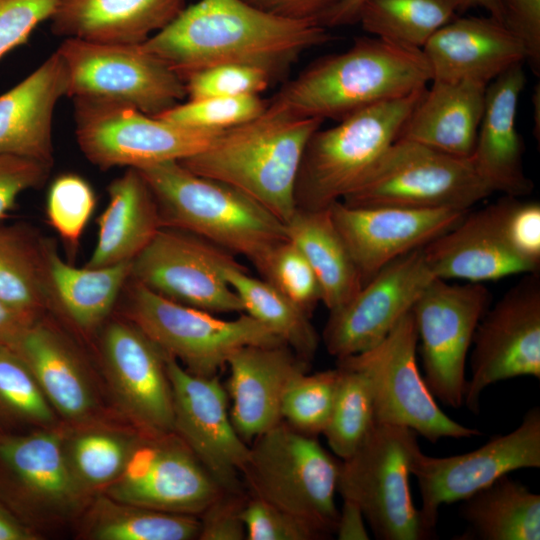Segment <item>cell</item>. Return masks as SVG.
<instances>
[{
	"label": "cell",
	"instance_id": "1",
	"mask_svg": "<svg viewBox=\"0 0 540 540\" xmlns=\"http://www.w3.org/2000/svg\"><path fill=\"white\" fill-rule=\"evenodd\" d=\"M330 40L321 24L278 17L243 0H198L141 45L183 80L223 64L258 67L274 80Z\"/></svg>",
	"mask_w": 540,
	"mask_h": 540
},
{
	"label": "cell",
	"instance_id": "2",
	"mask_svg": "<svg viewBox=\"0 0 540 540\" xmlns=\"http://www.w3.org/2000/svg\"><path fill=\"white\" fill-rule=\"evenodd\" d=\"M431 80L421 49L365 36L348 50L311 63L268 104L297 118L340 121L369 106L426 88Z\"/></svg>",
	"mask_w": 540,
	"mask_h": 540
},
{
	"label": "cell",
	"instance_id": "3",
	"mask_svg": "<svg viewBox=\"0 0 540 540\" xmlns=\"http://www.w3.org/2000/svg\"><path fill=\"white\" fill-rule=\"evenodd\" d=\"M323 122L267 104L256 118L223 130L206 149L179 162L233 186L286 223L297 208L295 185L306 144Z\"/></svg>",
	"mask_w": 540,
	"mask_h": 540
},
{
	"label": "cell",
	"instance_id": "4",
	"mask_svg": "<svg viewBox=\"0 0 540 540\" xmlns=\"http://www.w3.org/2000/svg\"><path fill=\"white\" fill-rule=\"evenodd\" d=\"M137 170L153 193L162 227L197 235L247 258L256 269L287 239L285 223L229 184L195 174L179 161Z\"/></svg>",
	"mask_w": 540,
	"mask_h": 540
},
{
	"label": "cell",
	"instance_id": "5",
	"mask_svg": "<svg viewBox=\"0 0 540 540\" xmlns=\"http://www.w3.org/2000/svg\"><path fill=\"white\" fill-rule=\"evenodd\" d=\"M426 88L357 111L308 140L295 185L296 207L323 210L341 201L398 139Z\"/></svg>",
	"mask_w": 540,
	"mask_h": 540
},
{
	"label": "cell",
	"instance_id": "6",
	"mask_svg": "<svg viewBox=\"0 0 540 540\" xmlns=\"http://www.w3.org/2000/svg\"><path fill=\"white\" fill-rule=\"evenodd\" d=\"M251 443L240 471L246 493L307 520L328 538L333 535L341 461L317 437L284 421Z\"/></svg>",
	"mask_w": 540,
	"mask_h": 540
},
{
	"label": "cell",
	"instance_id": "7",
	"mask_svg": "<svg viewBox=\"0 0 540 540\" xmlns=\"http://www.w3.org/2000/svg\"><path fill=\"white\" fill-rule=\"evenodd\" d=\"M417 436L406 427L375 423L357 450L341 460L337 493L361 509L377 539L430 538L410 489L422 452Z\"/></svg>",
	"mask_w": 540,
	"mask_h": 540
},
{
	"label": "cell",
	"instance_id": "8",
	"mask_svg": "<svg viewBox=\"0 0 540 540\" xmlns=\"http://www.w3.org/2000/svg\"><path fill=\"white\" fill-rule=\"evenodd\" d=\"M492 193L470 159L397 139L341 201L354 207L469 211Z\"/></svg>",
	"mask_w": 540,
	"mask_h": 540
},
{
	"label": "cell",
	"instance_id": "9",
	"mask_svg": "<svg viewBox=\"0 0 540 540\" xmlns=\"http://www.w3.org/2000/svg\"><path fill=\"white\" fill-rule=\"evenodd\" d=\"M126 315L165 355L200 376L217 375L229 357L242 347L285 344L246 313L235 319H222L169 300L135 281Z\"/></svg>",
	"mask_w": 540,
	"mask_h": 540
},
{
	"label": "cell",
	"instance_id": "10",
	"mask_svg": "<svg viewBox=\"0 0 540 540\" xmlns=\"http://www.w3.org/2000/svg\"><path fill=\"white\" fill-rule=\"evenodd\" d=\"M418 335L410 310L372 348L337 360V366L362 372L369 380L375 423L409 428L435 443L442 438L481 435L445 414L421 375L416 358Z\"/></svg>",
	"mask_w": 540,
	"mask_h": 540
},
{
	"label": "cell",
	"instance_id": "11",
	"mask_svg": "<svg viewBox=\"0 0 540 540\" xmlns=\"http://www.w3.org/2000/svg\"><path fill=\"white\" fill-rule=\"evenodd\" d=\"M56 50L71 99L122 104L159 116L187 97L184 80L141 44L64 38Z\"/></svg>",
	"mask_w": 540,
	"mask_h": 540
},
{
	"label": "cell",
	"instance_id": "12",
	"mask_svg": "<svg viewBox=\"0 0 540 540\" xmlns=\"http://www.w3.org/2000/svg\"><path fill=\"white\" fill-rule=\"evenodd\" d=\"M72 100L79 149L103 170L180 161L206 149L222 132L185 128L127 105Z\"/></svg>",
	"mask_w": 540,
	"mask_h": 540
},
{
	"label": "cell",
	"instance_id": "13",
	"mask_svg": "<svg viewBox=\"0 0 540 540\" xmlns=\"http://www.w3.org/2000/svg\"><path fill=\"white\" fill-rule=\"evenodd\" d=\"M490 303V291L481 283L450 284L434 278L411 309L425 383L436 399L451 408L463 404L467 354Z\"/></svg>",
	"mask_w": 540,
	"mask_h": 540
},
{
	"label": "cell",
	"instance_id": "14",
	"mask_svg": "<svg viewBox=\"0 0 540 540\" xmlns=\"http://www.w3.org/2000/svg\"><path fill=\"white\" fill-rule=\"evenodd\" d=\"M238 264L223 248L192 233L161 227L132 261L131 279L174 302L213 314L243 313L224 276Z\"/></svg>",
	"mask_w": 540,
	"mask_h": 540
},
{
	"label": "cell",
	"instance_id": "15",
	"mask_svg": "<svg viewBox=\"0 0 540 540\" xmlns=\"http://www.w3.org/2000/svg\"><path fill=\"white\" fill-rule=\"evenodd\" d=\"M64 436L57 425L0 434V499L33 528L43 516L75 512L89 495L70 467Z\"/></svg>",
	"mask_w": 540,
	"mask_h": 540
},
{
	"label": "cell",
	"instance_id": "16",
	"mask_svg": "<svg viewBox=\"0 0 540 540\" xmlns=\"http://www.w3.org/2000/svg\"><path fill=\"white\" fill-rule=\"evenodd\" d=\"M471 377L463 403L478 412L482 392L499 381L540 378V274L527 273L494 306L475 330Z\"/></svg>",
	"mask_w": 540,
	"mask_h": 540
},
{
	"label": "cell",
	"instance_id": "17",
	"mask_svg": "<svg viewBox=\"0 0 540 540\" xmlns=\"http://www.w3.org/2000/svg\"><path fill=\"white\" fill-rule=\"evenodd\" d=\"M539 467V407L530 409L516 429L493 437L474 451L447 457L421 452L412 476L420 490L424 529L431 537L442 505L464 501L512 471Z\"/></svg>",
	"mask_w": 540,
	"mask_h": 540
},
{
	"label": "cell",
	"instance_id": "18",
	"mask_svg": "<svg viewBox=\"0 0 540 540\" xmlns=\"http://www.w3.org/2000/svg\"><path fill=\"white\" fill-rule=\"evenodd\" d=\"M422 248L388 263L349 301L329 311L322 337L330 355L338 360L372 348L412 309L436 278Z\"/></svg>",
	"mask_w": 540,
	"mask_h": 540
},
{
	"label": "cell",
	"instance_id": "19",
	"mask_svg": "<svg viewBox=\"0 0 540 540\" xmlns=\"http://www.w3.org/2000/svg\"><path fill=\"white\" fill-rule=\"evenodd\" d=\"M173 432L225 491H245L240 471L249 445L235 430L228 393L218 375L200 376L167 356Z\"/></svg>",
	"mask_w": 540,
	"mask_h": 540
},
{
	"label": "cell",
	"instance_id": "20",
	"mask_svg": "<svg viewBox=\"0 0 540 540\" xmlns=\"http://www.w3.org/2000/svg\"><path fill=\"white\" fill-rule=\"evenodd\" d=\"M328 209L363 285L388 263L451 229L468 212L354 207L342 201H336Z\"/></svg>",
	"mask_w": 540,
	"mask_h": 540
},
{
	"label": "cell",
	"instance_id": "21",
	"mask_svg": "<svg viewBox=\"0 0 540 540\" xmlns=\"http://www.w3.org/2000/svg\"><path fill=\"white\" fill-rule=\"evenodd\" d=\"M102 356L117 402L133 425L149 432L173 431L167 355L128 320L107 326Z\"/></svg>",
	"mask_w": 540,
	"mask_h": 540
},
{
	"label": "cell",
	"instance_id": "22",
	"mask_svg": "<svg viewBox=\"0 0 540 540\" xmlns=\"http://www.w3.org/2000/svg\"><path fill=\"white\" fill-rule=\"evenodd\" d=\"M514 198L504 195L482 209L469 210L455 226L423 246L433 275L481 283L539 271L508 241L505 223Z\"/></svg>",
	"mask_w": 540,
	"mask_h": 540
},
{
	"label": "cell",
	"instance_id": "23",
	"mask_svg": "<svg viewBox=\"0 0 540 540\" xmlns=\"http://www.w3.org/2000/svg\"><path fill=\"white\" fill-rule=\"evenodd\" d=\"M230 417L248 444L282 421L281 403L289 382L309 363L286 344L249 345L227 360Z\"/></svg>",
	"mask_w": 540,
	"mask_h": 540
},
{
	"label": "cell",
	"instance_id": "24",
	"mask_svg": "<svg viewBox=\"0 0 540 540\" xmlns=\"http://www.w3.org/2000/svg\"><path fill=\"white\" fill-rule=\"evenodd\" d=\"M422 52L432 80L485 85L526 60L518 38L490 15L451 19L430 37Z\"/></svg>",
	"mask_w": 540,
	"mask_h": 540
},
{
	"label": "cell",
	"instance_id": "25",
	"mask_svg": "<svg viewBox=\"0 0 540 540\" xmlns=\"http://www.w3.org/2000/svg\"><path fill=\"white\" fill-rule=\"evenodd\" d=\"M522 64L513 65L487 85L484 111L469 158L492 192L517 198L533 189L524 172V144L516 128L517 106L526 81Z\"/></svg>",
	"mask_w": 540,
	"mask_h": 540
},
{
	"label": "cell",
	"instance_id": "26",
	"mask_svg": "<svg viewBox=\"0 0 540 540\" xmlns=\"http://www.w3.org/2000/svg\"><path fill=\"white\" fill-rule=\"evenodd\" d=\"M68 97V75L55 50L34 71L0 95V155L54 163L53 118Z\"/></svg>",
	"mask_w": 540,
	"mask_h": 540
},
{
	"label": "cell",
	"instance_id": "27",
	"mask_svg": "<svg viewBox=\"0 0 540 540\" xmlns=\"http://www.w3.org/2000/svg\"><path fill=\"white\" fill-rule=\"evenodd\" d=\"M109 497L154 510L200 513L224 490L175 432H167L145 477L133 485L110 484Z\"/></svg>",
	"mask_w": 540,
	"mask_h": 540
},
{
	"label": "cell",
	"instance_id": "28",
	"mask_svg": "<svg viewBox=\"0 0 540 540\" xmlns=\"http://www.w3.org/2000/svg\"><path fill=\"white\" fill-rule=\"evenodd\" d=\"M186 0H57L51 31L100 43H144L185 8Z\"/></svg>",
	"mask_w": 540,
	"mask_h": 540
},
{
	"label": "cell",
	"instance_id": "29",
	"mask_svg": "<svg viewBox=\"0 0 540 540\" xmlns=\"http://www.w3.org/2000/svg\"><path fill=\"white\" fill-rule=\"evenodd\" d=\"M23 359L46 399L73 425L88 424L97 400L83 362L68 340L42 318L12 348Z\"/></svg>",
	"mask_w": 540,
	"mask_h": 540
},
{
	"label": "cell",
	"instance_id": "30",
	"mask_svg": "<svg viewBox=\"0 0 540 540\" xmlns=\"http://www.w3.org/2000/svg\"><path fill=\"white\" fill-rule=\"evenodd\" d=\"M431 82L398 139L469 159L484 111L487 85L470 80Z\"/></svg>",
	"mask_w": 540,
	"mask_h": 540
},
{
	"label": "cell",
	"instance_id": "31",
	"mask_svg": "<svg viewBox=\"0 0 540 540\" xmlns=\"http://www.w3.org/2000/svg\"><path fill=\"white\" fill-rule=\"evenodd\" d=\"M108 195V204L97 220V240L86 267L133 261L162 227L153 193L137 169L127 168L114 179Z\"/></svg>",
	"mask_w": 540,
	"mask_h": 540
},
{
	"label": "cell",
	"instance_id": "32",
	"mask_svg": "<svg viewBox=\"0 0 540 540\" xmlns=\"http://www.w3.org/2000/svg\"><path fill=\"white\" fill-rule=\"evenodd\" d=\"M289 239L313 269L321 302L332 311L349 301L362 287L360 274L329 212L296 208L285 223Z\"/></svg>",
	"mask_w": 540,
	"mask_h": 540
},
{
	"label": "cell",
	"instance_id": "33",
	"mask_svg": "<svg viewBox=\"0 0 540 540\" xmlns=\"http://www.w3.org/2000/svg\"><path fill=\"white\" fill-rule=\"evenodd\" d=\"M45 254L53 300L79 329H96L131 278L132 261L77 268L65 262L51 242L45 243Z\"/></svg>",
	"mask_w": 540,
	"mask_h": 540
},
{
	"label": "cell",
	"instance_id": "34",
	"mask_svg": "<svg viewBox=\"0 0 540 540\" xmlns=\"http://www.w3.org/2000/svg\"><path fill=\"white\" fill-rule=\"evenodd\" d=\"M469 539L539 540L540 495L503 475L463 501Z\"/></svg>",
	"mask_w": 540,
	"mask_h": 540
},
{
	"label": "cell",
	"instance_id": "35",
	"mask_svg": "<svg viewBox=\"0 0 540 540\" xmlns=\"http://www.w3.org/2000/svg\"><path fill=\"white\" fill-rule=\"evenodd\" d=\"M0 300L34 321L53 300L45 242L20 225L0 226Z\"/></svg>",
	"mask_w": 540,
	"mask_h": 540
},
{
	"label": "cell",
	"instance_id": "36",
	"mask_svg": "<svg viewBox=\"0 0 540 540\" xmlns=\"http://www.w3.org/2000/svg\"><path fill=\"white\" fill-rule=\"evenodd\" d=\"M224 276L237 294L243 313L265 325L299 358L310 363L319 344L310 315L266 280L249 275L239 263L227 266Z\"/></svg>",
	"mask_w": 540,
	"mask_h": 540
},
{
	"label": "cell",
	"instance_id": "37",
	"mask_svg": "<svg viewBox=\"0 0 540 540\" xmlns=\"http://www.w3.org/2000/svg\"><path fill=\"white\" fill-rule=\"evenodd\" d=\"M84 535L93 540H192L198 539V516L170 513L99 495L84 524Z\"/></svg>",
	"mask_w": 540,
	"mask_h": 540
},
{
	"label": "cell",
	"instance_id": "38",
	"mask_svg": "<svg viewBox=\"0 0 540 540\" xmlns=\"http://www.w3.org/2000/svg\"><path fill=\"white\" fill-rule=\"evenodd\" d=\"M458 7L459 0H365L356 22L372 36L422 50Z\"/></svg>",
	"mask_w": 540,
	"mask_h": 540
},
{
	"label": "cell",
	"instance_id": "39",
	"mask_svg": "<svg viewBox=\"0 0 540 540\" xmlns=\"http://www.w3.org/2000/svg\"><path fill=\"white\" fill-rule=\"evenodd\" d=\"M65 430L64 448L70 467L84 490L105 489L122 473L140 429L131 432L79 425Z\"/></svg>",
	"mask_w": 540,
	"mask_h": 540
},
{
	"label": "cell",
	"instance_id": "40",
	"mask_svg": "<svg viewBox=\"0 0 540 540\" xmlns=\"http://www.w3.org/2000/svg\"><path fill=\"white\" fill-rule=\"evenodd\" d=\"M57 414L12 348L0 349V434L56 426Z\"/></svg>",
	"mask_w": 540,
	"mask_h": 540
},
{
	"label": "cell",
	"instance_id": "41",
	"mask_svg": "<svg viewBox=\"0 0 540 540\" xmlns=\"http://www.w3.org/2000/svg\"><path fill=\"white\" fill-rule=\"evenodd\" d=\"M340 376L329 420L323 431L335 456H351L375 425L368 378L360 371L337 366Z\"/></svg>",
	"mask_w": 540,
	"mask_h": 540
},
{
	"label": "cell",
	"instance_id": "42",
	"mask_svg": "<svg viewBox=\"0 0 540 540\" xmlns=\"http://www.w3.org/2000/svg\"><path fill=\"white\" fill-rule=\"evenodd\" d=\"M339 376L338 367L297 374L282 398V421L309 436L322 434L330 417Z\"/></svg>",
	"mask_w": 540,
	"mask_h": 540
},
{
	"label": "cell",
	"instance_id": "43",
	"mask_svg": "<svg viewBox=\"0 0 540 540\" xmlns=\"http://www.w3.org/2000/svg\"><path fill=\"white\" fill-rule=\"evenodd\" d=\"M267 104L259 95L188 99L156 117L185 128L223 131L256 118Z\"/></svg>",
	"mask_w": 540,
	"mask_h": 540
},
{
	"label": "cell",
	"instance_id": "44",
	"mask_svg": "<svg viewBox=\"0 0 540 540\" xmlns=\"http://www.w3.org/2000/svg\"><path fill=\"white\" fill-rule=\"evenodd\" d=\"M95 205L94 190L84 178L73 173L62 174L54 179L47 193L48 223L67 246L75 249Z\"/></svg>",
	"mask_w": 540,
	"mask_h": 540
},
{
	"label": "cell",
	"instance_id": "45",
	"mask_svg": "<svg viewBox=\"0 0 540 540\" xmlns=\"http://www.w3.org/2000/svg\"><path fill=\"white\" fill-rule=\"evenodd\" d=\"M263 279L311 315L321 302L316 275L301 251L289 239L278 243L257 269Z\"/></svg>",
	"mask_w": 540,
	"mask_h": 540
},
{
	"label": "cell",
	"instance_id": "46",
	"mask_svg": "<svg viewBox=\"0 0 540 540\" xmlns=\"http://www.w3.org/2000/svg\"><path fill=\"white\" fill-rule=\"evenodd\" d=\"M258 67L241 64L212 66L188 76L184 82L188 99L259 95L272 82Z\"/></svg>",
	"mask_w": 540,
	"mask_h": 540
},
{
	"label": "cell",
	"instance_id": "47",
	"mask_svg": "<svg viewBox=\"0 0 540 540\" xmlns=\"http://www.w3.org/2000/svg\"><path fill=\"white\" fill-rule=\"evenodd\" d=\"M247 540H321L328 537L307 520L248 495L242 511Z\"/></svg>",
	"mask_w": 540,
	"mask_h": 540
},
{
	"label": "cell",
	"instance_id": "48",
	"mask_svg": "<svg viewBox=\"0 0 540 540\" xmlns=\"http://www.w3.org/2000/svg\"><path fill=\"white\" fill-rule=\"evenodd\" d=\"M56 5L57 0H0V59L50 20Z\"/></svg>",
	"mask_w": 540,
	"mask_h": 540
},
{
	"label": "cell",
	"instance_id": "49",
	"mask_svg": "<svg viewBox=\"0 0 540 540\" xmlns=\"http://www.w3.org/2000/svg\"><path fill=\"white\" fill-rule=\"evenodd\" d=\"M246 491H223L198 516L199 540H244L246 529L242 511L246 504Z\"/></svg>",
	"mask_w": 540,
	"mask_h": 540
},
{
	"label": "cell",
	"instance_id": "50",
	"mask_svg": "<svg viewBox=\"0 0 540 540\" xmlns=\"http://www.w3.org/2000/svg\"><path fill=\"white\" fill-rule=\"evenodd\" d=\"M505 230L514 251L535 270L540 267V204L514 198Z\"/></svg>",
	"mask_w": 540,
	"mask_h": 540
},
{
	"label": "cell",
	"instance_id": "51",
	"mask_svg": "<svg viewBox=\"0 0 540 540\" xmlns=\"http://www.w3.org/2000/svg\"><path fill=\"white\" fill-rule=\"evenodd\" d=\"M501 22L521 42L535 74L540 71V0H498Z\"/></svg>",
	"mask_w": 540,
	"mask_h": 540
},
{
	"label": "cell",
	"instance_id": "52",
	"mask_svg": "<svg viewBox=\"0 0 540 540\" xmlns=\"http://www.w3.org/2000/svg\"><path fill=\"white\" fill-rule=\"evenodd\" d=\"M51 168L25 158L0 155V221L23 192L40 187Z\"/></svg>",
	"mask_w": 540,
	"mask_h": 540
},
{
	"label": "cell",
	"instance_id": "53",
	"mask_svg": "<svg viewBox=\"0 0 540 540\" xmlns=\"http://www.w3.org/2000/svg\"><path fill=\"white\" fill-rule=\"evenodd\" d=\"M275 16L323 25L330 11L340 0H243Z\"/></svg>",
	"mask_w": 540,
	"mask_h": 540
},
{
	"label": "cell",
	"instance_id": "54",
	"mask_svg": "<svg viewBox=\"0 0 540 540\" xmlns=\"http://www.w3.org/2000/svg\"><path fill=\"white\" fill-rule=\"evenodd\" d=\"M342 500L334 534L339 540H368L370 537L361 509L352 501Z\"/></svg>",
	"mask_w": 540,
	"mask_h": 540
},
{
	"label": "cell",
	"instance_id": "55",
	"mask_svg": "<svg viewBox=\"0 0 540 540\" xmlns=\"http://www.w3.org/2000/svg\"><path fill=\"white\" fill-rule=\"evenodd\" d=\"M35 322L0 300V349L13 348L25 330Z\"/></svg>",
	"mask_w": 540,
	"mask_h": 540
},
{
	"label": "cell",
	"instance_id": "56",
	"mask_svg": "<svg viewBox=\"0 0 540 540\" xmlns=\"http://www.w3.org/2000/svg\"><path fill=\"white\" fill-rule=\"evenodd\" d=\"M40 536L0 499V540H39Z\"/></svg>",
	"mask_w": 540,
	"mask_h": 540
},
{
	"label": "cell",
	"instance_id": "57",
	"mask_svg": "<svg viewBox=\"0 0 540 540\" xmlns=\"http://www.w3.org/2000/svg\"><path fill=\"white\" fill-rule=\"evenodd\" d=\"M365 0H340L323 22L326 28L356 23L358 11Z\"/></svg>",
	"mask_w": 540,
	"mask_h": 540
},
{
	"label": "cell",
	"instance_id": "58",
	"mask_svg": "<svg viewBox=\"0 0 540 540\" xmlns=\"http://www.w3.org/2000/svg\"><path fill=\"white\" fill-rule=\"evenodd\" d=\"M471 8H483L488 14L501 22V10L498 0H459L458 12Z\"/></svg>",
	"mask_w": 540,
	"mask_h": 540
}]
</instances>
